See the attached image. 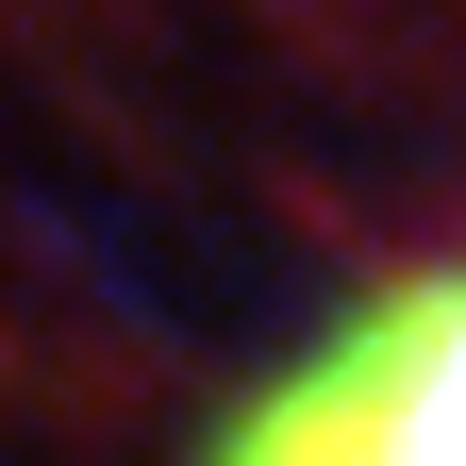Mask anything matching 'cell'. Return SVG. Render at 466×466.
Segmentation results:
<instances>
[{
    "label": "cell",
    "instance_id": "obj_1",
    "mask_svg": "<svg viewBox=\"0 0 466 466\" xmlns=\"http://www.w3.org/2000/svg\"><path fill=\"white\" fill-rule=\"evenodd\" d=\"M217 466H466V267H417L383 300H350L217 433Z\"/></svg>",
    "mask_w": 466,
    "mask_h": 466
}]
</instances>
